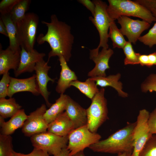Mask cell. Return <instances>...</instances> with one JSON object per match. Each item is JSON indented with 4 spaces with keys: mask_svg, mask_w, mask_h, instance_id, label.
<instances>
[{
    "mask_svg": "<svg viewBox=\"0 0 156 156\" xmlns=\"http://www.w3.org/2000/svg\"><path fill=\"white\" fill-rule=\"evenodd\" d=\"M5 25L9 40V45L8 47L12 50L21 52V48L18 42L16 23L12 20L10 14L0 16Z\"/></svg>",
    "mask_w": 156,
    "mask_h": 156,
    "instance_id": "22",
    "label": "cell"
},
{
    "mask_svg": "<svg viewBox=\"0 0 156 156\" xmlns=\"http://www.w3.org/2000/svg\"><path fill=\"white\" fill-rule=\"evenodd\" d=\"M148 124L151 133L153 134H156V107L150 113Z\"/></svg>",
    "mask_w": 156,
    "mask_h": 156,
    "instance_id": "36",
    "label": "cell"
},
{
    "mask_svg": "<svg viewBox=\"0 0 156 156\" xmlns=\"http://www.w3.org/2000/svg\"><path fill=\"white\" fill-rule=\"evenodd\" d=\"M21 48L20 63L17 69L14 71L16 77L23 73L34 71L36 63L43 59L46 55L45 53H39L34 49L31 51H28L23 47Z\"/></svg>",
    "mask_w": 156,
    "mask_h": 156,
    "instance_id": "13",
    "label": "cell"
},
{
    "mask_svg": "<svg viewBox=\"0 0 156 156\" xmlns=\"http://www.w3.org/2000/svg\"><path fill=\"white\" fill-rule=\"evenodd\" d=\"M31 153V156H49L47 152L35 148H34Z\"/></svg>",
    "mask_w": 156,
    "mask_h": 156,
    "instance_id": "39",
    "label": "cell"
},
{
    "mask_svg": "<svg viewBox=\"0 0 156 156\" xmlns=\"http://www.w3.org/2000/svg\"><path fill=\"white\" fill-rule=\"evenodd\" d=\"M117 20L123 35L133 44H135L141 34L150 26V24L146 21L133 19L127 16H120Z\"/></svg>",
    "mask_w": 156,
    "mask_h": 156,
    "instance_id": "11",
    "label": "cell"
},
{
    "mask_svg": "<svg viewBox=\"0 0 156 156\" xmlns=\"http://www.w3.org/2000/svg\"><path fill=\"white\" fill-rule=\"evenodd\" d=\"M68 142L67 148L71 156L99 141L101 135L96 133L92 132L88 129L87 125L74 129L68 135Z\"/></svg>",
    "mask_w": 156,
    "mask_h": 156,
    "instance_id": "7",
    "label": "cell"
},
{
    "mask_svg": "<svg viewBox=\"0 0 156 156\" xmlns=\"http://www.w3.org/2000/svg\"><path fill=\"white\" fill-rule=\"evenodd\" d=\"M92 1L95 5V12L93 16H90L89 18L98 31L100 42L96 48L90 50V54L96 55L99 53L100 47L109 48L108 31L111 23L114 21L111 20L108 14L107 11L108 5L105 2L100 0Z\"/></svg>",
    "mask_w": 156,
    "mask_h": 156,
    "instance_id": "4",
    "label": "cell"
},
{
    "mask_svg": "<svg viewBox=\"0 0 156 156\" xmlns=\"http://www.w3.org/2000/svg\"><path fill=\"white\" fill-rule=\"evenodd\" d=\"M131 153H125L118 154L117 156H131Z\"/></svg>",
    "mask_w": 156,
    "mask_h": 156,
    "instance_id": "44",
    "label": "cell"
},
{
    "mask_svg": "<svg viewBox=\"0 0 156 156\" xmlns=\"http://www.w3.org/2000/svg\"><path fill=\"white\" fill-rule=\"evenodd\" d=\"M12 138L0 134V156H11L13 150Z\"/></svg>",
    "mask_w": 156,
    "mask_h": 156,
    "instance_id": "29",
    "label": "cell"
},
{
    "mask_svg": "<svg viewBox=\"0 0 156 156\" xmlns=\"http://www.w3.org/2000/svg\"><path fill=\"white\" fill-rule=\"evenodd\" d=\"M74 129L73 123L65 111L48 125L47 131L59 136H67Z\"/></svg>",
    "mask_w": 156,
    "mask_h": 156,
    "instance_id": "20",
    "label": "cell"
},
{
    "mask_svg": "<svg viewBox=\"0 0 156 156\" xmlns=\"http://www.w3.org/2000/svg\"><path fill=\"white\" fill-rule=\"evenodd\" d=\"M139 63L142 66L149 67L148 55H142L139 53L138 56Z\"/></svg>",
    "mask_w": 156,
    "mask_h": 156,
    "instance_id": "38",
    "label": "cell"
},
{
    "mask_svg": "<svg viewBox=\"0 0 156 156\" xmlns=\"http://www.w3.org/2000/svg\"><path fill=\"white\" fill-rule=\"evenodd\" d=\"M120 77V74L118 73L116 75H110L107 77H96L91 78L95 81L97 86L103 88L111 86L117 91L119 96L123 97H127L128 94L122 91V83L119 81Z\"/></svg>",
    "mask_w": 156,
    "mask_h": 156,
    "instance_id": "23",
    "label": "cell"
},
{
    "mask_svg": "<svg viewBox=\"0 0 156 156\" xmlns=\"http://www.w3.org/2000/svg\"><path fill=\"white\" fill-rule=\"evenodd\" d=\"M136 122H128L127 125L108 138L100 140L89 148L94 152L117 154L132 153L133 149V132Z\"/></svg>",
    "mask_w": 156,
    "mask_h": 156,
    "instance_id": "2",
    "label": "cell"
},
{
    "mask_svg": "<svg viewBox=\"0 0 156 156\" xmlns=\"http://www.w3.org/2000/svg\"><path fill=\"white\" fill-rule=\"evenodd\" d=\"M122 49L125 56L124 61L125 65L139 64L138 56L139 53H136L134 51L131 43L127 41Z\"/></svg>",
    "mask_w": 156,
    "mask_h": 156,
    "instance_id": "28",
    "label": "cell"
},
{
    "mask_svg": "<svg viewBox=\"0 0 156 156\" xmlns=\"http://www.w3.org/2000/svg\"><path fill=\"white\" fill-rule=\"evenodd\" d=\"M141 88L143 92H156V74L149 75L142 84Z\"/></svg>",
    "mask_w": 156,
    "mask_h": 156,
    "instance_id": "32",
    "label": "cell"
},
{
    "mask_svg": "<svg viewBox=\"0 0 156 156\" xmlns=\"http://www.w3.org/2000/svg\"><path fill=\"white\" fill-rule=\"evenodd\" d=\"M0 33L6 37L8 35L6 27L1 18H0Z\"/></svg>",
    "mask_w": 156,
    "mask_h": 156,
    "instance_id": "41",
    "label": "cell"
},
{
    "mask_svg": "<svg viewBox=\"0 0 156 156\" xmlns=\"http://www.w3.org/2000/svg\"><path fill=\"white\" fill-rule=\"evenodd\" d=\"M65 112L72 122L74 129L86 125V110L69 96Z\"/></svg>",
    "mask_w": 156,
    "mask_h": 156,
    "instance_id": "16",
    "label": "cell"
},
{
    "mask_svg": "<svg viewBox=\"0 0 156 156\" xmlns=\"http://www.w3.org/2000/svg\"><path fill=\"white\" fill-rule=\"evenodd\" d=\"M39 22V18L37 14L28 12L22 20L16 23L20 45L28 51L34 49Z\"/></svg>",
    "mask_w": 156,
    "mask_h": 156,
    "instance_id": "6",
    "label": "cell"
},
{
    "mask_svg": "<svg viewBox=\"0 0 156 156\" xmlns=\"http://www.w3.org/2000/svg\"><path fill=\"white\" fill-rule=\"evenodd\" d=\"M140 156H156V134H153L147 141Z\"/></svg>",
    "mask_w": 156,
    "mask_h": 156,
    "instance_id": "30",
    "label": "cell"
},
{
    "mask_svg": "<svg viewBox=\"0 0 156 156\" xmlns=\"http://www.w3.org/2000/svg\"><path fill=\"white\" fill-rule=\"evenodd\" d=\"M70 86H73L78 89L82 93L91 100L99 91L96 82L91 77L85 82L77 80L71 82Z\"/></svg>",
    "mask_w": 156,
    "mask_h": 156,
    "instance_id": "25",
    "label": "cell"
},
{
    "mask_svg": "<svg viewBox=\"0 0 156 156\" xmlns=\"http://www.w3.org/2000/svg\"><path fill=\"white\" fill-rule=\"evenodd\" d=\"M113 53V51L110 48H103L97 55L90 56V59L93 61L95 65L88 73V76L91 77H106L105 71L109 68V60Z\"/></svg>",
    "mask_w": 156,
    "mask_h": 156,
    "instance_id": "15",
    "label": "cell"
},
{
    "mask_svg": "<svg viewBox=\"0 0 156 156\" xmlns=\"http://www.w3.org/2000/svg\"><path fill=\"white\" fill-rule=\"evenodd\" d=\"M68 96L61 94L60 97L55 102L47 109L43 117L46 122L49 124L65 110Z\"/></svg>",
    "mask_w": 156,
    "mask_h": 156,
    "instance_id": "21",
    "label": "cell"
},
{
    "mask_svg": "<svg viewBox=\"0 0 156 156\" xmlns=\"http://www.w3.org/2000/svg\"><path fill=\"white\" fill-rule=\"evenodd\" d=\"M105 89L102 88L92 99L86 109L87 125L89 130L96 133L99 128L108 118L107 101L104 96Z\"/></svg>",
    "mask_w": 156,
    "mask_h": 156,
    "instance_id": "5",
    "label": "cell"
},
{
    "mask_svg": "<svg viewBox=\"0 0 156 156\" xmlns=\"http://www.w3.org/2000/svg\"><path fill=\"white\" fill-rule=\"evenodd\" d=\"M46 110V105L42 104L28 116L22 129V132L25 136L31 137L47 131L49 124L43 117Z\"/></svg>",
    "mask_w": 156,
    "mask_h": 156,
    "instance_id": "10",
    "label": "cell"
},
{
    "mask_svg": "<svg viewBox=\"0 0 156 156\" xmlns=\"http://www.w3.org/2000/svg\"><path fill=\"white\" fill-rule=\"evenodd\" d=\"M109 29L108 38H110L112 40L113 48L123 49L127 41L125 39L114 21L111 23Z\"/></svg>",
    "mask_w": 156,
    "mask_h": 156,
    "instance_id": "26",
    "label": "cell"
},
{
    "mask_svg": "<svg viewBox=\"0 0 156 156\" xmlns=\"http://www.w3.org/2000/svg\"><path fill=\"white\" fill-rule=\"evenodd\" d=\"M21 52L14 51L8 47L3 50L0 45V75L9 72L10 69L14 71L18 68L20 62Z\"/></svg>",
    "mask_w": 156,
    "mask_h": 156,
    "instance_id": "17",
    "label": "cell"
},
{
    "mask_svg": "<svg viewBox=\"0 0 156 156\" xmlns=\"http://www.w3.org/2000/svg\"><path fill=\"white\" fill-rule=\"evenodd\" d=\"M48 62L43 59L37 62L35 66L36 80L40 94L44 99L47 105L50 107L51 105L49 101V97L50 92L48 90L47 85L49 81L53 82L55 79L50 78L48 75L51 66L48 65Z\"/></svg>",
    "mask_w": 156,
    "mask_h": 156,
    "instance_id": "12",
    "label": "cell"
},
{
    "mask_svg": "<svg viewBox=\"0 0 156 156\" xmlns=\"http://www.w3.org/2000/svg\"><path fill=\"white\" fill-rule=\"evenodd\" d=\"M31 141L34 148L42 149L53 155L67 147L68 135L61 136L47 131L31 137Z\"/></svg>",
    "mask_w": 156,
    "mask_h": 156,
    "instance_id": "8",
    "label": "cell"
},
{
    "mask_svg": "<svg viewBox=\"0 0 156 156\" xmlns=\"http://www.w3.org/2000/svg\"><path fill=\"white\" fill-rule=\"evenodd\" d=\"M58 57L61 70L55 90L58 93L62 94L70 86L71 82L77 80V77L75 73L69 68L64 57L62 55Z\"/></svg>",
    "mask_w": 156,
    "mask_h": 156,
    "instance_id": "18",
    "label": "cell"
},
{
    "mask_svg": "<svg viewBox=\"0 0 156 156\" xmlns=\"http://www.w3.org/2000/svg\"><path fill=\"white\" fill-rule=\"evenodd\" d=\"M77 1L89 10L92 16L94 15L95 10V5L92 1L90 0H79Z\"/></svg>",
    "mask_w": 156,
    "mask_h": 156,
    "instance_id": "37",
    "label": "cell"
},
{
    "mask_svg": "<svg viewBox=\"0 0 156 156\" xmlns=\"http://www.w3.org/2000/svg\"><path fill=\"white\" fill-rule=\"evenodd\" d=\"M11 156H31V153H30L28 154H24L17 153L13 151Z\"/></svg>",
    "mask_w": 156,
    "mask_h": 156,
    "instance_id": "43",
    "label": "cell"
},
{
    "mask_svg": "<svg viewBox=\"0 0 156 156\" xmlns=\"http://www.w3.org/2000/svg\"><path fill=\"white\" fill-rule=\"evenodd\" d=\"M149 67L156 65V52L148 55Z\"/></svg>",
    "mask_w": 156,
    "mask_h": 156,
    "instance_id": "40",
    "label": "cell"
},
{
    "mask_svg": "<svg viewBox=\"0 0 156 156\" xmlns=\"http://www.w3.org/2000/svg\"><path fill=\"white\" fill-rule=\"evenodd\" d=\"M31 2L30 0H21L14 6L10 13V16L14 23H16L24 18Z\"/></svg>",
    "mask_w": 156,
    "mask_h": 156,
    "instance_id": "27",
    "label": "cell"
},
{
    "mask_svg": "<svg viewBox=\"0 0 156 156\" xmlns=\"http://www.w3.org/2000/svg\"><path fill=\"white\" fill-rule=\"evenodd\" d=\"M135 1L148 10L156 18V0H136Z\"/></svg>",
    "mask_w": 156,
    "mask_h": 156,
    "instance_id": "35",
    "label": "cell"
},
{
    "mask_svg": "<svg viewBox=\"0 0 156 156\" xmlns=\"http://www.w3.org/2000/svg\"><path fill=\"white\" fill-rule=\"evenodd\" d=\"M50 19V22L42 21L47 27V30L45 35H39L37 41L39 44L45 42L49 44L51 50L49 53L47 62L52 57L62 55L68 62L71 56L74 40L71 27L65 22L59 21L55 14L51 16Z\"/></svg>",
    "mask_w": 156,
    "mask_h": 156,
    "instance_id": "1",
    "label": "cell"
},
{
    "mask_svg": "<svg viewBox=\"0 0 156 156\" xmlns=\"http://www.w3.org/2000/svg\"><path fill=\"white\" fill-rule=\"evenodd\" d=\"M107 11L109 17L114 21L122 16L139 18L150 24L156 22V18L146 8L130 0H108Z\"/></svg>",
    "mask_w": 156,
    "mask_h": 156,
    "instance_id": "3",
    "label": "cell"
},
{
    "mask_svg": "<svg viewBox=\"0 0 156 156\" xmlns=\"http://www.w3.org/2000/svg\"><path fill=\"white\" fill-rule=\"evenodd\" d=\"M0 81V98H5L8 96L11 77L9 72L3 75Z\"/></svg>",
    "mask_w": 156,
    "mask_h": 156,
    "instance_id": "34",
    "label": "cell"
},
{
    "mask_svg": "<svg viewBox=\"0 0 156 156\" xmlns=\"http://www.w3.org/2000/svg\"><path fill=\"white\" fill-rule=\"evenodd\" d=\"M21 0H2L0 3L1 15L10 14L14 6Z\"/></svg>",
    "mask_w": 156,
    "mask_h": 156,
    "instance_id": "33",
    "label": "cell"
},
{
    "mask_svg": "<svg viewBox=\"0 0 156 156\" xmlns=\"http://www.w3.org/2000/svg\"><path fill=\"white\" fill-rule=\"evenodd\" d=\"M28 92L35 96L40 94L36 80V74L25 79H18L11 77L8 96L12 97L15 94Z\"/></svg>",
    "mask_w": 156,
    "mask_h": 156,
    "instance_id": "14",
    "label": "cell"
},
{
    "mask_svg": "<svg viewBox=\"0 0 156 156\" xmlns=\"http://www.w3.org/2000/svg\"><path fill=\"white\" fill-rule=\"evenodd\" d=\"M53 156H70V152L67 147L62 149L61 151L56 154Z\"/></svg>",
    "mask_w": 156,
    "mask_h": 156,
    "instance_id": "42",
    "label": "cell"
},
{
    "mask_svg": "<svg viewBox=\"0 0 156 156\" xmlns=\"http://www.w3.org/2000/svg\"><path fill=\"white\" fill-rule=\"evenodd\" d=\"M138 40L150 48L156 45V22L147 33L140 36Z\"/></svg>",
    "mask_w": 156,
    "mask_h": 156,
    "instance_id": "31",
    "label": "cell"
},
{
    "mask_svg": "<svg viewBox=\"0 0 156 156\" xmlns=\"http://www.w3.org/2000/svg\"><path fill=\"white\" fill-rule=\"evenodd\" d=\"M21 107L14 98H0V116L4 119L11 118Z\"/></svg>",
    "mask_w": 156,
    "mask_h": 156,
    "instance_id": "24",
    "label": "cell"
},
{
    "mask_svg": "<svg viewBox=\"0 0 156 156\" xmlns=\"http://www.w3.org/2000/svg\"><path fill=\"white\" fill-rule=\"evenodd\" d=\"M27 116L23 109L20 110L6 122L0 116V134L10 135L16 130L22 128Z\"/></svg>",
    "mask_w": 156,
    "mask_h": 156,
    "instance_id": "19",
    "label": "cell"
},
{
    "mask_svg": "<svg viewBox=\"0 0 156 156\" xmlns=\"http://www.w3.org/2000/svg\"><path fill=\"white\" fill-rule=\"evenodd\" d=\"M71 156H85L83 151L79 152Z\"/></svg>",
    "mask_w": 156,
    "mask_h": 156,
    "instance_id": "45",
    "label": "cell"
},
{
    "mask_svg": "<svg viewBox=\"0 0 156 156\" xmlns=\"http://www.w3.org/2000/svg\"><path fill=\"white\" fill-rule=\"evenodd\" d=\"M149 114L145 109L139 111L133 132V149L131 156H140L144 145L153 135L148 125Z\"/></svg>",
    "mask_w": 156,
    "mask_h": 156,
    "instance_id": "9",
    "label": "cell"
}]
</instances>
